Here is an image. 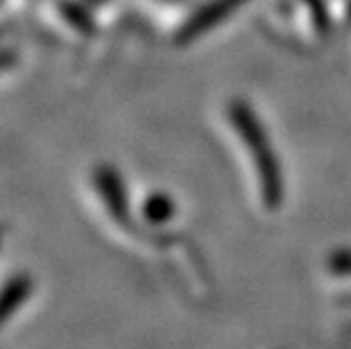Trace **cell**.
Wrapping results in <instances>:
<instances>
[{"label": "cell", "instance_id": "obj_4", "mask_svg": "<svg viewBox=\"0 0 351 349\" xmlns=\"http://www.w3.org/2000/svg\"><path fill=\"white\" fill-rule=\"evenodd\" d=\"M27 295H29V281L25 277H14L7 281L3 291H0V326L10 320L12 313H16Z\"/></svg>", "mask_w": 351, "mask_h": 349}, {"label": "cell", "instance_id": "obj_1", "mask_svg": "<svg viewBox=\"0 0 351 349\" xmlns=\"http://www.w3.org/2000/svg\"><path fill=\"white\" fill-rule=\"evenodd\" d=\"M227 116L231 125H234L236 134L241 136L245 147H247L254 157V168H256L258 175L263 204L267 209H276L283 202V175H281L279 157H276L263 123L258 121L252 105L238 98L227 105Z\"/></svg>", "mask_w": 351, "mask_h": 349}, {"label": "cell", "instance_id": "obj_6", "mask_svg": "<svg viewBox=\"0 0 351 349\" xmlns=\"http://www.w3.org/2000/svg\"><path fill=\"white\" fill-rule=\"evenodd\" d=\"M308 10L313 14V21H315V27L317 29H328V12L322 0H306Z\"/></svg>", "mask_w": 351, "mask_h": 349}, {"label": "cell", "instance_id": "obj_5", "mask_svg": "<svg viewBox=\"0 0 351 349\" xmlns=\"http://www.w3.org/2000/svg\"><path fill=\"white\" fill-rule=\"evenodd\" d=\"M175 213V202L166 193H152L143 202V215L150 225H166Z\"/></svg>", "mask_w": 351, "mask_h": 349}, {"label": "cell", "instance_id": "obj_3", "mask_svg": "<svg viewBox=\"0 0 351 349\" xmlns=\"http://www.w3.org/2000/svg\"><path fill=\"white\" fill-rule=\"evenodd\" d=\"M95 184H98V191H100L104 202H107L111 215H114L118 222H125L127 225V218H130V204H127L125 186H123V182L116 170L107 168V166L98 168V173H95Z\"/></svg>", "mask_w": 351, "mask_h": 349}, {"label": "cell", "instance_id": "obj_2", "mask_svg": "<svg viewBox=\"0 0 351 349\" xmlns=\"http://www.w3.org/2000/svg\"><path fill=\"white\" fill-rule=\"evenodd\" d=\"M243 3H247V0H211V3H206L204 7H199L182 27H179L175 43L184 46V43L199 39V36L208 32L211 27L220 25L222 21L229 19V14H234Z\"/></svg>", "mask_w": 351, "mask_h": 349}]
</instances>
